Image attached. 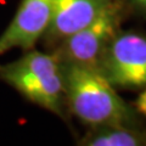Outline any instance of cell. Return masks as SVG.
<instances>
[{"label":"cell","instance_id":"cell-6","mask_svg":"<svg viewBox=\"0 0 146 146\" xmlns=\"http://www.w3.org/2000/svg\"><path fill=\"white\" fill-rule=\"evenodd\" d=\"M111 0H54L51 22L44 36L50 42H62L91 23Z\"/></svg>","mask_w":146,"mask_h":146},{"label":"cell","instance_id":"cell-2","mask_svg":"<svg viewBox=\"0 0 146 146\" xmlns=\"http://www.w3.org/2000/svg\"><path fill=\"white\" fill-rule=\"evenodd\" d=\"M0 79L28 101L57 116L66 105L60 55L29 50L17 60L0 65Z\"/></svg>","mask_w":146,"mask_h":146},{"label":"cell","instance_id":"cell-1","mask_svg":"<svg viewBox=\"0 0 146 146\" xmlns=\"http://www.w3.org/2000/svg\"><path fill=\"white\" fill-rule=\"evenodd\" d=\"M65 96L71 111L91 127L125 124L133 112L98 68L62 61Z\"/></svg>","mask_w":146,"mask_h":146},{"label":"cell","instance_id":"cell-4","mask_svg":"<svg viewBox=\"0 0 146 146\" xmlns=\"http://www.w3.org/2000/svg\"><path fill=\"white\" fill-rule=\"evenodd\" d=\"M117 25L118 11L111 3L91 23L63 39L57 54L62 61L98 68L102 52L115 36Z\"/></svg>","mask_w":146,"mask_h":146},{"label":"cell","instance_id":"cell-8","mask_svg":"<svg viewBox=\"0 0 146 146\" xmlns=\"http://www.w3.org/2000/svg\"><path fill=\"white\" fill-rule=\"evenodd\" d=\"M136 107L143 115L146 116V90L139 96L138 101H136Z\"/></svg>","mask_w":146,"mask_h":146},{"label":"cell","instance_id":"cell-3","mask_svg":"<svg viewBox=\"0 0 146 146\" xmlns=\"http://www.w3.org/2000/svg\"><path fill=\"white\" fill-rule=\"evenodd\" d=\"M98 70L113 86H146V38L135 33L113 36L100 57Z\"/></svg>","mask_w":146,"mask_h":146},{"label":"cell","instance_id":"cell-5","mask_svg":"<svg viewBox=\"0 0 146 146\" xmlns=\"http://www.w3.org/2000/svg\"><path fill=\"white\" fill-rule=\"evenodd\" d=\"M54 0H22L10 25L0 35V55L12 49L29 50L51 22Z\"/></svg>","mask_w":146,"mask_h":146},{"label":"cell","instance_id":"cell-9","mask_svg":"<svg viewBox=\"0 0 146 146\" xmlns=\"http://www.w3.org/2000/svg\"><path fill=\"white\" fill-rule=\"evenodd\" d=\"M138 4H140L141 6H144V7H146V0H135Z\"/></svg>","mask_w":146,"mask_h":146},{"label":"cell","instance_id":"cell-7","mask_svg":"<svg viewBox=\"0 0 146 146\" xmlns=\"http://www.w3.org/2000/svg\"><path fill=\"white\" fill-rule=\"evenodd\" d=\"M78 144L85 146H139L146 144V138L125 124H108L93 127V130L86 133Z\"/></svg>","mask_w":146,"mask_h":146}]
</instances>
